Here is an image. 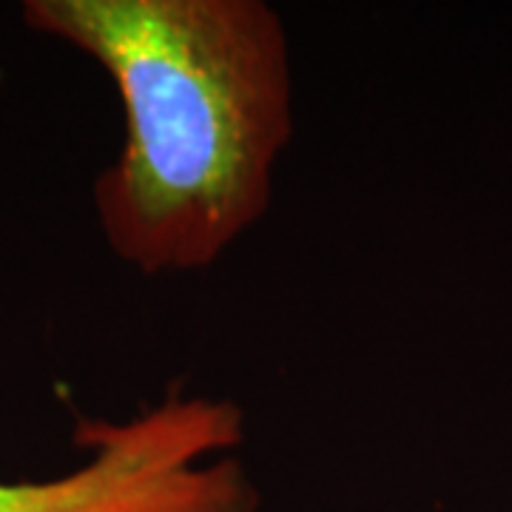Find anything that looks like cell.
<instances>
[{
	"mask_svg": "<svg viewBox=\"0 0 512 512\" xmlns=\"http://www.w3.org/2000/svg\"><path fill=\"white\" fill-rule=\"evenodd\" d=\"M23 20L120 92L126 143L94 205L123 262L200 271L262 220L293 134L288 37L268 3L29 0Z\"/></svg>",
	"mask_w": 512,
	"mask_h": 512,
	"instance_id": "cell-1",
	"label": "cell"
},
{
	"mask_svg": "<svg viewBox=\"0 0 512 512\" xmlns=\"http://www.w3.org/2000/svg\"><path fill=\"white\" fill-rule=\"evenodd\" d=\"M242 441L237 404L168 399L146 416L83 421L89 461L49 481H3L0 512H256L237 461H211Z\"/></svg>",
	"mask_w": 512,
	"mask_h": 512,
	"instance_id": "cell-2",
	"label": "cell"
}]
</instances>
